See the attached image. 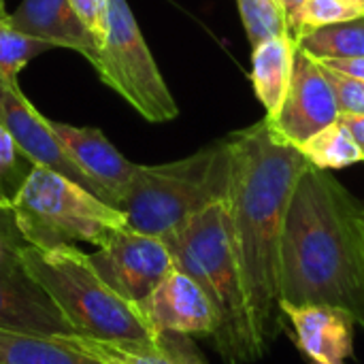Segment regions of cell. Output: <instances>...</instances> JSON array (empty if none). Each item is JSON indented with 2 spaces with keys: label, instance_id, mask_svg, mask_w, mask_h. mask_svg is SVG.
Here are the masks:
<instances>
[{
  "label": "cell",
  "instance_id": "cell-3",
  "mask_svg": "<svg viewBox=\"0 0 364 364\" xmlns=\"http://www.w3.org/2000/svg\"><path fill=\"white\" fill-rule=\"evenodd\" d=\"M162 239L175 267L196 279L215 307L213 343L224 364H250L262 358L267 352L256 331L226 200L205 207Z\"/></svg>",
  "mask_w": 364,
  "mask_h": 364
},
{
  "label": "cell",
  "instance_id": "cell-9",
  "mask_svg": "<svg viewBox=\"0 0 364 364\" xmlns=\"http://www.w3.org/2000/svg\"><path fill=\"white\" fill-rule=\"evenodd\" d=\"M339 119L337 94L318 60L296 47L292 79L277 115L269 126L288 143L301 147L309 136Z\"/></svg>",
  "mask_w": 364,
  "mask_h": 364
},
{
  "label": "cell",
  "instance_id": "cell-14",
  "mask_svg": "<svg viewBox=\"0 0 364 364\" xmlns=\"http://www.w3.org/2000/svg\"><path fill=\"white\" fill-rule=\"evenodd\" d=\"M0 328L47 337L75 333L49 294L19 262L0 271Z\"/></svg>",
  "mask_w": 364,
  "mask_h": 364
},
{
  "label": "cell",
  "instance_id": "cell-20",
  "mask_svg": "<svg viewBox=\"0 0 364 364\" xmlns=\"http://www.w3.org/2000/svg\"><path fill=\"white\" fill-rule=\"evenodd\" d=\"M305 160L320 171H339L364 162V151L354 141L352 132L339 119L309 136L301 147Z\"/></svg>",
  "mask_w": 364,
  "mask_h": 364
},
{
  "label": "cell",
  "instance_id": "cell-22",
  "mask_svg": "<svg viewBox=\"0 0 364 364\" xmlns=\"http://www.w3.org/2000/svg\"><path fill=\"white\" fill-rule=\"evenodd\" d=\"M237 4L252 47L267 38L290 34L288 15L277 0H237Z\"/></svg>",
  "mask_w": 364,
  "mask_h": 364
},
{
  "label": "cell",
  "instance_id": "cell-32",
  "mask_svg": "<svg viewBox=\"0 0 364 364\" xmlns=\"http://www.w3.org/2000/svg\"><path fill=\"white\" fill-rule=\"evenodd\" d=\"M363 239H364V215H363Z\"/></svg>",
  "mask_w": 364,
  "mask_h": 364
},
{
  "label": "cell",
  "instance_id": "cell-1",
  "mask_svg": "<svg viewBox=\"0 0 364 364\" xmlns=\"http://www.w3.org/2000/svg\"><path fill=\"white\" fill-rule=\"evenodd\" d=\"M224 141L230 162L226 205L256 331L267 352L284 320L279 309L284 224L294 188L309 162L267 119Z\"/></svg>",
  "mask_w": 364,
  "mask_h": 364
},
{
  "label": "cell",
  "instance_id": "cell-29",
  "mask_svg": "<svg viewBox=\"0 0 364 364\" xmlns=\"http://www.w3.org/2000/svg\"><path fill=\"white\" fill-rule=\"evenodd\" d=\"M339 122L346 124V128L352 132L354 141L360 145L364 151V115H356V113H339Z\"/></svg>",
  "mask_w": 364,
  "mask_h": 364
},
{
  "label": "cell",
  "instance_id": "cell-2",
  "mask_svg": "<svg viewBox=\"0 0 364 364\" xmlns=\"http://www.w3.org/2000/svg\"><path fill=\"white\" fill-rule=\"evenodd\" d=\"M364 209L326 171H303L284 224L279 292L292 305L326 303L364 326Z\"/></svg>",
  "mask_w": 364,
  "mask_h": 364
},
{
  "label": "cell",
  "instance_id": "cell-4",
  "mask_svg": "<svg viewBox=\"0 0 364 364\" xmlns=\"http://www.w3.org/2000/svg\"><path fill=\"white\" fill-rule=\"evenodd\" d=\"M19 267L49 294L75 335L94 339L147 341L158 333L149 326L139 305L111 290L90 264L85 252L75 245L15 247Z\"/></svg>",
  "mask_w": 364,
  "mask_h": 364
},
{
  "label": "cell",
  "instance_id": "cell-7",
  "mask_svg": "<svg viewBox=\"0 0 364 364\" xmlns=\"http://www.w3.org/2000/svg\"><path fill=\"white\" fill-rule=\"evenodd\" d=\"M100 81L151 124L171 122L179 107L143 38L128 0H109L107 36L90 62Z\"/></svg>",
  "mask_w": 364,
  "mask_h": 364
},
{
  "label": "cell",
  "instance_id": "cell-8",
  "mask_svg": "<svg viewBox=\"0 0 364 364\" xmlns=\"http://www.w3.org/2000/svg\"><path fill=\"white\" fill-rule=\"evenodd\" d=\"M87 258L100 279L134 305L143 303L175 267V258L162 237L132 228L115 232Z\"/></svg>",
  "mask_w": 364,
  "mask_h": 364
},
{
  "label": "cell",
  "instance_id": "cell-11",
  "mask_svg": "<svg viewBox=\"0 0 364 364\" xmlns=\"http://www.w3.org/2000/svg\"><path fill=\"white\" fill-rule=\"evenodd\" d=\"M0 124L9 130L21 154L34 164L49 171H55L75 183L83 186L98 198H102L96 183L75 164L66 147L60 143L55 132L49 126V119L43 117L21 94V90H9L0 85ZM105 200V198H102ZM107 203V200H105Z\"/></svg>",
  "mask_w": 364,
  "mask_h": 364
},
{
  "label": "cell",
  "instance_id": "cell-15",
  "mask_svg": "<svg viewBox=\"0 0 364 364\" xmlns=\"http://www.w3.org/2000/svg\"><path fill=\"white\" fill-rule=\"evenodd\" d=\"M66 346L102 364H207L183 335L162 333L147 341L94 339L85 335H55Z\"/></svg>",
  "mask_w": 364,
  "mask_h": 364
},
{
  "label": "cell",
  "instance_id": "cell-28",
  "mask_svg": "<svg viewBox=\"0 0 364 364\" xmlns=\"http://www.w3.org/2000/svg\"><path fill=\"white\" fill-rule=\"evenodd\" d=\"M2 213V211H0ZM21 243V241H19ZM17 241H13V235L11 230L6 228V224H0V271L2 269H9L11 264L17 262L15 258V247L19 245Z\"/></svg>",
  "mask_w": 364,
  "mask_h": 364
},
{
  "label": "cell",
  "instance_id": "cell-17",
  "mask_svg": "<svg viewBox=\"0 0 364 364\" xmlns=\"http://www.w3.org/2000/svg\"><path fill=\"white\" fill-rule=\"evenodd\" d=\"M296 41L292 34L273 36L254 47L252 83L258 100L267 109V117L277 115L290 87Z\"/></svg>",
  "mask_w": 364,
  "mask_h": 364
},
{
  "label": "cell",
  "instance_id": "cell-18",
  "mask_svg": "<svg viewBox=\"0 0 364 364\" xmlns=\"http://www.w3.org/2000/svg\"><path fill=\"white\" fill-rule=\"evenodd\" d=\"M0 364H102L66 346L60 337L0 328Z\"/></svg>",
  "mask_w": 364,
  "mask_h": 364
},
{
  "label": "cell",
  "instance_id": "cell-33",
  "mask_svg": "<svg viewBox=\"0 0 364 364\" xmlns=\"http://www.w3.org/2000/svg\"><path fill=\"white\" fill-rule=\"evenodd\" d=\"M328 364H343V363H328Z\"/></svg>",
  "mask_w": 364,
  "mask_h": 364
},
{
  "label": "cell",
  "instance_id": "cell-5",
  "mask_svg": "<svg viewBox=\"0 0 364 364\" xmlns=\"http://www.w3.org/2000/svg\"><path fill=\"white\" fill-rule=\"evenodd\" d=\"M230 162L226 141H218L188 158L136 166L119 209L128 228L166 237L205 207L228 198Z\"/></svg>",
  "mask_w": 364,
  "mask_h": 364
},
{
  "label": "cell",
  "instance_id": "cell-23",
  "mask_svg": "<svg viewBox=\"0 0 364 364\" xmlns=\"http://www.w3.org/2000/svg\"><path fill=\"white\" fill-rule=\"evenodd\" d=\"M360 17H364V0H305L301 11L290 19V34L296 38L311 28Z\"/></svg>",
  "mask_w": 364,
  "mask_h": 364
},
{
  "label": "cell",
  "instance_id": "cell-19",
  "mask_svg": "<svg viewBox=\"0 0 364 364\" xmlns=\"http://www.w3.org/2000/svg\"><path fill=\"white\" fill-rule=\"evenodd\" d=\"M294 41L299 49L318 62L364 58V17L311 28L301 32Z\"/></svg>",
  "mask_w": 364,
  "mask_h": 364
},
{
  "label": "cell",
  "instance_id": "cell-6",
  "mask_svg": "<svg viewBox=\"0 0 364 364\" xmlns=\"http://www.w3.org/2000/svg\"><path fill=\"white\" fill-rule=\"evenodd\" d=\"M9 211L19 239L43 250L75 243L100 247L128 228L122 209L43 166H32Z\"/></svg>",
  "mask_w": 364,
  "mask_h": 364
},
{
  "label": "cell",
  "instance_id": "cell-13",
  "mask_svg": "<svg viewBox=\"0 0 364 364\" xmlns=\"http://www.w3.org/2000/svg\"><path fill=\"white\" fill-rule=\"evenodd\" d=\"M282 316L292 324L299 350L314 364L343 363L354 354L356 318L337 305L279 301Z\"/></svg>",
  "mask_w": 364,
  "mask_h": 364
},
{
  "label": "cell",
  "instance_id": "cell-30",
  "mask_svg": "<svg viewBox=\"0 0 364 364\" xmlns=\"http://www.w3.org/2000/svg\"><path fill=\"white\" fill-rule=\"evenodd\" d=\"M279 2V6L286 11V15H288V23H290V19L301 11V6L305 4V0H277Z\"/></svg>",
  "mask_w": 364,
  "mask_h": 364
},
{
  "label": "cell",
  "instance_id": "cell-21",
  "mask_svg": "<svg viewBox=\"0 0 364 364\" xmlns=\"http://www.w3.org/2000/svg\"><path fill=\"white\" fill-rule=\"evenodd\" d=\"M53 43L28 36L11 23V15L0 17V85L19 90L17 77L21 68L36 55L53 49Z\"/></svg>",
  "mask_w": 364,
  "mask_h": 364
},
{
  "label": "cell",
  "instance_id": "cell-25",
  "mask_svg": "<svg viewBox=\"0 0 364 364\" xmlns=\"http://www.w3.org/2000/svg\"><path fill=\"white\" fill-rule=\"evenodd\" d=\"M339 102V113H356L364 115V81L339 75L326 66H322Z\"/></svg>",
  "mask_w": 364,
  "mask_h": 364
},
{
  "label": "cell",
  "instance_id": "cell-10",
  "mask_svg": "<svg viewBox=\"0 0 364 364\" xmlns=\"http://www.w3.org/2000/svg\"><path fill=\"white\" fill-rule=\"evenodd\" d=\"M149 326L162 335L211 337L218 331V314L196 279L173 267L151 294L139 303Z\"/></svg>",
  "mask_w": 364,
  "mask_h": 364
},
{
  "label": "cell",
  "instance_id": "cell-24",
  "mask_svg": "<svg viewBox=\"0 0 364 364\" xmlns=\"http://www.w3.org/2000/svg\"><path fill=\"white\" fill-rule=\"evenodd\" d=\"M32 166L34 164L21 154L9 130L0 124V211L11 209V203Z\"/></svg>",
  "mask_w": 364,
  "mask_h": 364
},
{
  "label": "cell",
  "instance_id": "cell-16",
  "mask_svg": "<svg viewBox=\"0 0 364 364\" xmlns=\"http://www.w3.org/2000/svg\"><path fill=\"white\" fill-rule=\"evenodd\" d=\"M11 23L28 36L79 51L90 62L96 55V41L68 0H21Z\"/></svg>",
  "mask_w": 364,
  "mask_h": 364
},
{
  "label": "cell",
  "instance_id": "cell-27",
  "mask_svg": "<svg viewBox=\"0 0 364 364\" xmlns=\"http://www.w3.org/2000/svg\"><path fill=\"white\" fill-rule=\"evenodd\" d=\"M322 66L339 73V75H346V77H352V79H358L364 81V58H348V60H322L320 62Z\"/></svg>",
  "mask_w": 364,
  "mask_h": 364
},
{
  "label": "cell",
  "instance_id": "cell-26",
  "mask_svg": "<svg viewBox=\"0 0 364 364\" xmlns=\"http://www.w3.org/2000/svg\"><path fill=\"white\" fill-rule=\"evenodd\" d=\"M83 26L90 30V34L96 41V47L102 45L107 36V13H109V0H68Z\"/></svg>",
  "mask_w": 364,
  "mask_h": 364
},
{
  "label": "cell",
  "instance_id": "cell-31",
  "mask_svg": "<svg viewBox=\"0 0 364 364\" xmlns=\"http://www.w3.org/2000/svg\"><path fill=\"white\" fill-rule=\"evenodd\" d=\"M2 15H6V11H4V0H0V17Z\"/></svg>",
  "mask_w": 364,
  "mask_h": 364
},
{
  "label": "cell",
  "instance_id": "cell-12",
  "mask_svg": "<svg viewBox=\"0 0 364 364\" xmlns=\"http://www.w3.org/2000/svg\"><path fill=\"white\" fill-rule=\"evenodd\" d=\"M49 126L75 164L96 183L102 198L119 209L139 164L126 160L98 128H79L53 119H49Z\"/></svg>",
  "mask_w": 364,
  "mask_h": 364
}]
</instances>
